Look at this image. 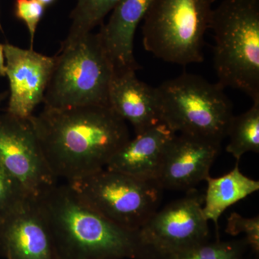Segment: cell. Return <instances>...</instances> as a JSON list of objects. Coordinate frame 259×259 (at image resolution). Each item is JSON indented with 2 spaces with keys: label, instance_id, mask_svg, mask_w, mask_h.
<instances>
[{
  "label": "cell",
  "instance_id": "cell-19",
  "mask_svg": "<svg viewBox=\"0 0 259 259\" xmlns=\"http://www.w3.org/2000/svg\"><path fill=\"white\" fill-rule=\"evenodd\" d=\"M248 248L244 239L207 243L195 247L171 259H243Z\"/></svg>",
  "mask_w": 259,
  "mask_h": 259
},
{
  "label": "cell",
  "instance_id": "cell-17",
  "mask_svg": "<svg viewBox=\"0 0 259 259\" xmlns=\"http://www.w3.org/2000/svg\"><path fill=\"white\" fill-rule=\"evenodd\" d=\"M240 115H233L230 122L226 137L229 143L226 151L239 163L248 152H259V101Z\"/></svg>",
  "mask_w": 259,
  "mask_h": 259
},
{
  "label": "cell",
  "instance_id": "cell-4",
  "mask_svg": "<svg viewBox=\"0 0 259 259\" xmlns=\"http://www.w3.org/2000/svg\"><path fill=\"white\" fill-rule=\"evenodd\" d=\"M219 83L184 72L156 88L161 123L175 134L221 144L233 117V105Z\"/></svg>",
  "mask_w": 259,
  "mask_h": 259
},
{
  "label": "cell",
  "instance_id": "cell-13",
  "mask_svg": "<svg viewBox=\"0 0 259 259\" xmlns=\"http://www.w3.org/2000/svg\"><path fill=\"white\" fill-rule=\"evenodd\" d=\"M134 70L115 71L110 81L108 105L134 127L136 135L161 123L156 88L141 81Z\"/></svg>",
  "mask_w": 259,
  "mask_h": 259
},
{
  "label": "cell",
  "instance_id": "cell-26",
  "mask_svg": "<svg viewBox=\"0 0 259 259\" xmlns=\"http://www.w3.org/2000/svg\"><path fill=\"white\" fill-rule=\"evenodd\" d=\"M0 30H1V31H3V26H2L1 23H0Z\"/></svg>",
  "mask_w": 259,
  "mask_h": 259
},
{
  "label": "cell",
  "instance_id": "cell-23",
  "mask_svg": "<svg viewBox=\"0 0 259 259\" xmlns=\"http://www.w3.org/2000/svg\"><path fill=\"white\" fill-rule=\"evenodd\" d=\"M0 76H6V64H5V56L4 44H0Z\"/></svg>",
  "mask_w": 259,
  "mask_h": 259
},
{
  "label": "cell",
  "instance_id": "cell-14",
  "mask_svg": "<svg viewBox=\"0 0 259 259\" xmlns=\"http://www.w3.org/2000/svg\"><path fill=\"white\" fill-rule=\"evenodd\" d=\"M176 134L160 123L136 135L115 153L105 168L139 180L157 182L167 148Z\"/></svg>",
  "mask_w": 259,
  "mask_h": 259
},
{
  "label": "cell",
  "instance_id": "cell-20",
  "mask_svg": "<svg viewBox=\"0 0 259 259\" xmlns=\"http://www.w3.org/2000/svg\"><path fill=\"white\" fill-rule=\"evenodd\" d=\"M23 188L0 162V223L21 208L28 201Z\"/></svg>",
  "mask_w": 259,
  "mask_h": 259
},
{
  "label": "cell",
  "instance_id": "cell-12",
  "mask_svg": "<svg viewBox=\"0 0 259 259\" xmlns=\"http://www.w3.org/2000/svg\"><path fill=\"white\" fill-rule=\"evenodd\" d=\"M0 245L8 259H58L37 201H28L0 223Z\"/></svg>",
  "mask_w": 259,
  "mask_h": 259
},
{
  "label": "cell",
  "instance_id": "cell-11",
  "mask_svg": "<svg viewBox=\"0 0 259 259\" xmlns=\"http://www.w3.org/2000/svg\"><path fill=\"white\" fill-rule=\"evenodd\" d=\"M221 144L197 136L175 135L167 148L158 185L163 190H188L206 181Z\"/></svg>",
  "mask_w": 259,
  "mask_h": 259
},
{
  "label": "cell",
  "instance_id": "cell-9",
  "mask_svg": "<svg viewBox=\"0 0 259 259\" xmlns=\"http://www.w3.org/2000/svg\"><path fill=\"white\" fill-rule=\"evenodd\" d=\"M0 162L32 200L57 185L30 118L0 114Z\"/></svg>",
  "mask_w": 259,
  "mask_h": 259
},
{
  "label": "cell",
  "instance_id": "cell-18",
  "mask_svg": "<svg viewBox=\"0 0 259 259\" xmlns=\"http://www.w3.org/2000/svg\"><path fill=\"white\" fill-rule=\"evenodd\" d=\"M120 0H76L70 15L71 20L69 33L61 44L75 41L92 32L97 25H102L104 18L112 11Z\"/></svg>",
  "mask_w": 259,
  "mask_h": 259
},
{
  "label": "cell",
  "instance_id": "cell-16",
  "mask_svg": "<svg viewBox=\"0 0 259 259\" xmlns=\"http://www.w3.org/2000/svg\"><path fill=\"white\" fill-rule=\"evenodd\" d=\"M238 164L223 177L206 180L207 189L202 211L206 219L214 223L218 240V221L225 210L259 190L258 181L245 176Z\"/></svg>",
  "mask_w": 259,
  "mask_h": 259
},
{
  "label": "cell",
  "instance_id": "cell-1",
  "mask_svg": "<svg viewBox=\"0 0 259 259\" xmlns=\"http://www.w3.org/2000/svg\"><path fill=\"white\" fill-rule=\"evenodd\" d=\"M30 120L53 175L66 182L106 168L131 139L125 121L106 105L44 107Z\"/></svg>",
  "mask_w": 259,
  "mask_h": 259
},
{
  "label": "cell",
  "instance_id": "cell-24",
  "mask_svg": "<svg viewBox=\"0 0 259 259\" xmlns=\"http://www.w3.org/2000/svg\"><path fill=\"white\" fill-rule=\"evenodd\" d=\"M37 1L40 2L42 5H44L46 8H47V7L54 5L56 3V0H37Z\"/></svg>",
  "mask_w": 259,
  "mask_h": 259
},
{
  "label": "cell",
  "instance_id": "cell-21",
  "mask_svg": "<svg viewBox=\"0 0 259 259\" xmlns=\"http://www.w3.org/2000/svg\"><path fill=\"white\" fill-rule=\"evenodd\" d=\"M226 233L231 236H236L244 233L245 240L248 248L254 252L259 253V218L243 217L236 212H232L227 220Z\"/></svg>",
  "mask_w": 259,
  "mask_h": 259
},
{
  "label": "cell",
  "instance_id": "cell-15",
  "mask_svg": "<svg viewBox=\"0 0 259 259\" xmlns=\"http://www.w3.org/2000/svg\"><path fill=\"white\" fill-rule=\"evenodd\" d=\"M153 1L120 0L108 22L102 24L98 34L115 71L141 68L134 56L135 34Z\"/></svg>",
  "mask_w": 259,
  "mask_h": 259
},
{
  "label": "cell",
  "instance_id": "cell-5",
  "mask_svg": "<svg viewBox=\"0 0 259 259\" xmlns=\"http://www.w3.org/2000/svg\"><path fill=\"white\" fill-rule=\"evenodd\" d=\"M54 58L44 107L109 106V88L115 70L98 32L61 44Z\"/></svg>",
  "mask_w": 259,
  "mask_h": 259
},
{
  "label": "cell",
  "instance_id": "cell-3",
  "mask_svg": "<svg viewBox=\"0 0 259 259\" xmlns=\"http://www.w3.org/2000/svg\"><path fill=\"white\" fill-rule=\"evenodd\" d=\"M209 29L218 83L259 101V0H223L213 8Z\"/></svg>",
  "mask_w": 259,
  "mask_h": 259
},
{
  "label": "cell",
  "instance_id": "cell-10",
  "mask_svg": "<svg viewBox=\"0 0 259 259\" xmlns=\"http://www.w3.org/2000/svg\"><path fill=\"white\" fill-rule=\"evenodd\" d=\"M4 50L10 82L6 112L18 118L29 119L44 101L55 58L10 44H4Z\"/></svg>",
  "mask_w": 259,
  "mask_h": 259
},
{
  "label": "cell",
  "instance_id": "cell-8",
  "mask_svg": "<svg viewBox=\"0 0 259 259\" xmlns=\"http://www.w3.org/2000/svg\"><path fill=\"white\" fill-rule=\"evenodd\" d=\"M203 199L193 191L156 211L139 230L153 259H171L208 242Z\"/></svg>",
  "mask_w": 259,
  "mask_h": 259
},
{
  "label": "cell",
  "instance_id": "cell-7",
  "mask_svg": "<svg viewBox=\"0 0 259 259\" xmlns=\"http://www.w3.org/2000/svg\"><path fill=\"white\" fill-rule=\"evenodd\" d=\"M90 208L119 226L137 231L157 211L162 187L107 168L66 182Z\"/></svg>",
  "mask_w": 259,
  "mask_h": 259
},
{
  "label": "cell",
  "instance_id": "cell-25",
  "mask_svg": "<svg viewBox=\"0 0 259 259\" xmlns=\"http://www.w3.org/2000/svg\"><path fill=\"white\" fill-rule=\"evenodd\" d=\"M8 97H9V92L6 91L0 93V106H1L2 103L5 101V99Z\"/></svg>",
  "mask_w": 259,
  "mask_h": 259
},
{
  "label": "cell",
  "instance_id": "cell-2",
  "mask_svg": "<svg viewBox=\"0 0 259 259\" xmlns=\"http://www.w3.org/2000/svg\"><path fill=\"white\" fill-rule=\"evenodd\" d=\"M58 259H153L139 231L109 221L90 208L67 183L38 201Z\"/></svg>",
  "mask_w": 259,
  "mask_h": 259
},
{
  "label": "cell",
  "instance_id": "cell-6",
  "mask_svg": "<svg viewBox=\"0 0 259 259\" xmlns=\"http://www.w3.org/2000/svg\"><path fill=\"white\" fill-rule=\"evenodd\" d=\"M215 1L153 0L143 20L145 50L181 66L202 62L204 35Z\"/></svg>",
  "mask_w": 259,
  "mask_h": 259
},
{
  "label": "cell",
  "instance_id": "cell-22",
  "mask_svg": "<svg viewBox=\"0 0 259 259\" xmlns=\"http://www.w3.org/2000/svg\"><path fill=\"white\" fill-rule=\"evenodd\" d=\"M46 7L37 0H15V18L23 22L30 34V49H33L34 38L40 20L44 17Z\"/></svg>",
  "mask_w": 259,
  "mask_h": 259
}]
</instances>
